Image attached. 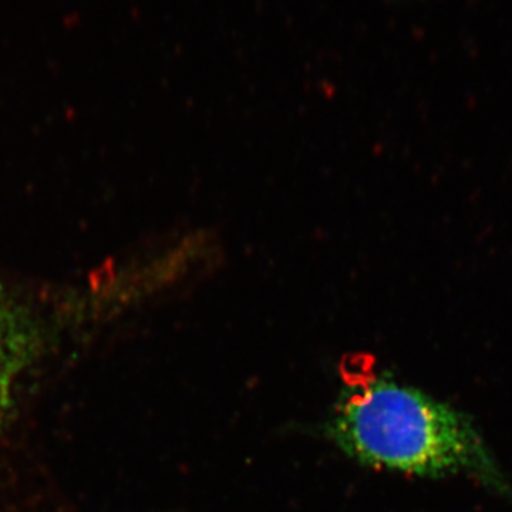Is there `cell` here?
Wrapping results in <instances>:
<instances>
[{
	"label": "cell",
	"instance_id": "cell-1",
	"mask_svg": "<svg viewBox=\"0 0 512 512\" xmlns=\"http://www.w3.org/2000/svg\"><path fill=\"white\" fill-rule=\"evenodd\" d=\"M330 439L359 463L421 477L467 474L500 493L507 481L466 414L389 379L350 387Z\"/></svg>",
	"mask_w": 512,
	"mask_h": 512
},
{
	"label": "cell",
	"instance_id": "cell-2",
	"mask_svg": "<svg viewBox=\"0 0 512 512\" xmlns=\"http://www.w3.org/2000/svg\"><path fill=\"white\" fill-rule=\"evenodd\" d=\"M43 342V329L32 309L0 288V429L12 419Z\"/></svg>",
	"mask_w": 512,
	"mask_h": 512
}]
</instances>
